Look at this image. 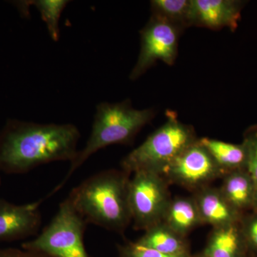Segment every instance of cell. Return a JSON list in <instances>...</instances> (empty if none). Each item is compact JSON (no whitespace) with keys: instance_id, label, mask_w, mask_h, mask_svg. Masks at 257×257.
I'll return each instance as SVG.
<instances>
[{"instance_id":"obj_9","label":"cell","mask_w":257,"mask_h":257,"mask_svg":"<svg viewBox=\"0 0 257 257\" xmlns=\"http://www.w3.org/2000/svg\"><path fill=\"white\" fill-rule=\"evenodd\" d=\"M45 198L17 205L0 198V241H13L36 235L42 224L40 207Z\"/></svg>"},{"instance_id":"obj_2","label":"cell","mask_w":257,"mask_h":257,"mask_svg":"<svg viewBox=\"0 0 257 257\" xmlns=\"http://www.w3.org/2000/svg\"><path fill=\"white\" fill-rule=\"evenodd\" d=\"M130 176L122 170L102 171L72 189L68 197L87 224L122 234L132 222Z\"/></svg>"},{"instance_id":"obj_25","label":"cell","mask_w":257,"mask_h":257,"mask_svg":"<svg viewBox=\"0 0 257 257\" xmlns=\"http://www.w3.org/2000/svg\"><path fill=\"white\" fill-rule=\"evenodd\" d=\"M0 184H1V177H0Z\"/></svg>"},{"instance_id":"obj_8","label":"cell","mask_w":257,"mask_h":257,"mask_svg":"<svg viewBox=\"0 0 257 257\" xmlns=\"http://www.w3.org/2000/svg\"><path fill=\"white\" fill-rule=\"evenodd\" d=\"M160 175L169 184H177L194 192L223 177L215 161L199 143V139L181 152Z\"/></svg>"},{"instance_id":"obj_7","label":"cell","mask_w":257,"mask_h":257,"mask_svg":"<svg viewBox=\"0 0 257 257\" xmlns=\"http://www.w3.org/2000/svg\"><path fill=\"white\" fill-rule=\"evenodd\" d=\"M182 30L160 17L151 15L148 23L140 31L141 47L130 79L137 80L151 68L157 61L167 65L175 64L177 55L179 37Z\"/></svg>"},{"instance_id":"obj_11","label":"cell","mask_w":257,"mask_h":257,"mask_svg":"<svg viewBox=\"0 0 257 257\" xmlns=\"http://www.w3.org/2000/svg\"><path fill=\"white\" fill-rule=\"evenodd\" d=\"M200 214L203 224L213 228L239 222L242 214L230 205L219 188L207 186L193 196Z\"/></svg>"},{"instance_id":"obj_22","label":"cell","mask_w":257,"mask_h":257,"mask_svg":"<svg viewBox=\"0 0 257 257\" xmlns=\"http://www.w3.org/2000/svg\"><path fill=\"white\" fill-rule=\"evenodd\" d=\"M0 257H50L37 251L24 248H0Z\"/></svg>"},{"instance_id":"obj_1","label":"cell","mask_w":257,"mask_h":257,"mask_svg":"<svg viewBox=\"0 0 257 257\" xmlns=\"http://www.w3.org/2000/svg\"><path fill=\"white\" fill-rule=\"evenodd\" d=\"M81 135L72 124L10 119L0 132V171L20 175L51 162L77 157Z\"/></svg>"},{"instance_id":"obj_18","label":"cell","mask_w":257,"mask_h":257,"mask_svg":"<svg viewBox=\"0 0 257 257\" xmlns=\"http://www.w3.org/2000/svg\"><path fill=\"white\" fill-rule=\"evenodd\" d=\"M152 15L160 17L184 32L192 27V0H152Z\"/></svg>"},{"instance_id":"obj_13","label":"cell","mask_w":257,"mask_h":257,"mask_svg":"<svg viewBox=\"0 0 257 257\" xmlns=\"http://www.w3.org/2000/svg\"><path fill=\"white\" fill-rule=\"evenodd\" d=\"M203 253L206 257H248L239 222L213 228Z\"/></svg>"},{"instance_id":"obj_14","label":"cell","mask_w":257,"mask_h":257,"mask_svg":"<svg viewBox=\"0 0 257 257\" xmlns=\"http://www.w3.org/2000/svg\"><path fill=\"white\" fill-rule=\"evenodd\" d=\"M162 222L184 237L193 229L203 224L194 197L171 199Z\"/></svg>"},{"instance_id":"obj_4","label":"cell","mask_w":257,"mask_h":257,"mask_svg":"<svg viewBox=\"0 0 257 257\" xmlns=\"http://www.w3.org/2000/svg\"><path fill=\"white\" fill-rule=\"evenodd\" d=\"M166 115L165 122L121 160V170L128 175L140 171L160 174L181 152L198 140L193 126L182 122L177 113L168 111Z\"/></svg>"},{"instance_id":"obj_10","label":"cell","mask_w":257,"mask_h":257,"mask_svg":"<svg viewBox=\"0 0 257 257\" xmlns=\"http://www.w3.org/2000/svg\"><path fill=\"white\" fill-rule=\"evenodd\" d=\"M245 5L241 0H192V26L234 32Z\"/></svg>"},{"instance_id":"obj_3","label":"cell","mask_w":257,"mask_h":257,"mask_svg":"<svg viewBox=\"0 0 257 257\" xmlns=\"http://www.w3.org/2000/svg\"><path fill=\"white\" fill-rule=\"evenodd\" d=\"M151 108L137 109L130 99L116 103L101 102L96 107L92 131L85 146L78 151L68 172L47 197L58 192L69 177L96 152L112 145H130L144 126L153 119Z\"/></svg>"},{"instance_id":"obj_19","label":"cell","mask_w":257,"mask_h":257,"mask_svg":"<svg viewBox=\"0 0 257 257\" xmlns=\"http://www.w3.org/2000/svg\"><path fill=\"white\" fill-rule=\"evenodd\" d=\"M242 143L247 155L246 170L252 179L256 192V204L253 210H257V124L246 128L243 133Z\"/></svg>"},{"instance_id":"obj_23","label":"cell","mask_w":257,"mask_h":257,"mask_svg":"<svg viewBox=\"0 0 257 257\" xmlns=\"http://www.w3.org/2000/svg\"><path fill=\"white\" fill-rule=\"evenodd\" d=\"M194 257H206L205 255L204 254V253H201L200 254L197 255V256H194Z\"/></svg>"},{"instance_id":"obj_12","label":"cell","mask_w":257,"mask_h":257,"mask_svg":"<svg viewBox=\"0 0 257 257\" xmlns=\"http://www.w3.org/2000/svg\"><path fill=\"white\" fill-rule=\"evenodd\" d=\"M219 189L230 205L242 215L254 209L256 192L252 179L246 169L224 175Z\"/></svg>"},{"instance_id":"obj_21","label":"cell","mask_w":257,"mask_h":257,"mask_svg":"<svg viewBox=\"0 0 257 257\" xmlns=\"http://www.w3.org/2000/svg\"><path fill=\"white\" fill-rule=\"evenodd\" d=\"M249 254L257 255V210L243 214L239 221Z\"/></svg>"},{"instance_id":"obj_5","label":"cell","mask_w":257,"mask_h":257,"mask_svg":"<svg viewBox=\"0 0 257 257\" xmlns=\"http://www.w3.org/2000/svg\"><path fill=\"white\" fill-rule=\"evenodd\" d=\"M87 224L67 197L41 233L22 248L50 257H90L84 242Z\"/></svg>"},{"instance_id":"obj_20","label":"cell","mask_w":257,"mask_h":257,"mask_svg":"<svg viewBox=\"0 0 257 257\" xmlns=\"http://www.w3.org/2000/svg\"><path fill=\"white\" fill-rule=\"evenodd\" d=\"M117 248L119 257H193L190 253L177 255L161 253L138 241H126L123 244L118 245Z\"/></svg>"},{"instance_id":"obj_17","label":"cell","mask_w":257,"mask_h":257,"mask_svg":"<svg viewBox=\"0 0 257 257\" xmlns=\"http://www.w3.org/2000/svg\"><path fill=\"white\" fill-rule=\"evenodd\" d=\"M67 0H35V1L15 2L20 13L23 16L30 15V7L35 6L41 15L42 20L46 24L52 40L57 42L60 39L59 22L64 8L69 4Z\"/></svg>"},{"instance_id":"obj_16","label":"cell","mask_w":257,"mask_h":257,"mask_svg":"<svg viewBox=\"0 0 257 257\" xmlns=\"http://www.w3.org/2000/svg\"><path fill=\"white\" fill-rule=\"evenodd\" d=\"M138 242L147 247L167 254L177 255L189 253L186 237L181 236L162 221L145 230Z\"/></svg>"},{"instance_id":"obj_15","label":"cell","mask_w":257,"mask_h":257,"mask_svg":"<svg viewBox=\"0 0 257 257\" xmlns=\"http://www.w3.org/2000/svg\"><path fill=\"white\" fill-rule=\"evenodd\" d=\"M199 142L207 149L215 161L223 177L234 171L246 169L247 155L242 143H225L221 140L208 138L199 139Z\"/></svg>"},{"instance_id":"obj_24","label":"cell","mask_w":257,"mask_h":257,"mask_svg":"<svg viewBox=\"0 0 257 257\" xmlns=\"http://www.w3.org/2000/svg\"><path fill=\"white\" fill-rule=\"evenodd\" d=\"M248 257H257V255H254V254H248Z\"/></svg>"},{"instance_id":"obj_6","label":"cell","mask_w":257,"mask_h":257,"mask_svg":"<svg viewBox=\"0 0 257 257\" xmlns=\"http://www.w3.org/2000/svg\"><path fill=\"white\" fill-rule=\"evenodd\" d=\"M128 185V202L134 228L147 230L162 221L172 198L168 182L160 174L140 171L133 174Z\"/></svg>"}]
</instances>
